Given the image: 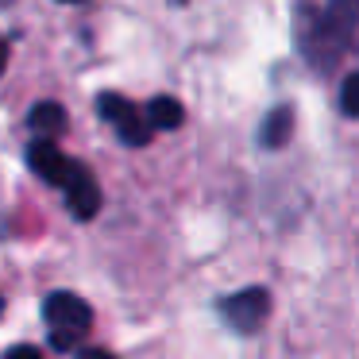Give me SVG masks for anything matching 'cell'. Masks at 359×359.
<instances>
[{"mask_svg":"<svg viewBox=\"0 0 359 359\" xmlns=\"http://www.w3.org/2000/svg\"><path fill=\"white\" fill-rule=\"evenodd\" d=\"M359 35V0H294V43L313 70H336Z\"/></svg>","mask_w":359,"mask_h":359,"instance_id":"1","label":"cell"},{"mask_svg":"<svg viewBox=\"0 0 359 359\" xmlns=\"http://www.w3.org/2000/svg\"><path fill=\"white\" fill-rule=\"evenodd\" d=\"M43 317L50 325V348L55 351H70L89 332V325H93L89 302L78 294H66V290H58V294H50L43 302Z\"/></svg>","mask_w":359,"mask_h":359,"instance_id":"2","label":"cell"},{"mask_svg":"<svg viewBox=\"0 0 359 359\" xmlns=\"http://www.w3.org/2000/svg\"><path fill=\"white\" fill-rule=\"evenodd\" d=\"M217 313L228 328H236L240 336H251L263 328L266 313H271V294L263 286H248L240 294H228L217 302Z\"/></svg>","mask_w":359,"mask_h":359,"instance_id":"3","label":"cell"},{"mask_svg":"<svg viewBox=\"0 0 359 359\" xmlns=\"http://www.w3.org/2000/svg\"><path fill=\"white\" fill-rule=\"evenodd\" d=\"M97 112H101L112 128H116V135H120V143H124V147H147V143H151L147 116H143V112L128 101V97L101 93V97H97Z\"/></svg>","mask_w":359,"mask_h":359,"instance_id":"4","label":"cell"},{"mask_svg":"<svg viewBox=\"0 0 359 359\" xmlns=\"http://www.w3.org/2000/svg\"><path fill=\"white\" fill-rule=\"evenodd\" d=\"M27 166H32V174H39L47 186L62 189V182L70 178V170H74V158L62 155L55 140H43V135H39V140L27 147Z\"/></svg>","mask_w":359,"mask_h":359,"instance_id":"5","label":"cell"},{"mask_svg":"<svg viewBox=\"0 0 359 359\" xmlns=\"http://www.w3.org/2000/svg\"><path fill=\"white\" fill-rule=\"evenodd\" d=\"M62 194H66V205L78 220H93L97 209H101V189H97L93 174L86 170L81 163H74L70 178L62 182Z\"/></svg>","mask_w":359,"mask_h":359,"instance_id":"6","label":"cell"},{"mask_svg":"<svg viewBox=\"0 0 359 359\" xmlns=\"http://www.w3.org/2000/svg\"><path fill=\"white\" fill-rule=\"evenodd\" d=\"M290 132H294V109H290V104H274L263 116V124H259V147L263 151L286 147Z\"/></svg>","mask_w":359,"mask_h":359,"instance_id":"7","label":"cell"},{"mask_svg":"<svg viewBox=\"0 0 359 359\" xmlns=\"http://www.w3.org/2000/svg\"><path fill=\"white\" fill-rule=\"evenodd\" d=\"M27 128L43 140H55V135L66 132V109L58 101H39L32 112H27Z\"/></svg>","mask_w":359,"mask_h":359,"instance_id":"8","label":"cell"},{"mask_svg":"<svg viewBox=\"0 0 359 359\" xmlns=\"http://www.w3.org/2000/svg\"><path fill=\"white\" fill-rule=\"evenodd\" d=\"M143 116H147L151 132H174V128H182V120H186V109H182L178 97H155V101L143 109Z\"/></svg>","mask_w":359,"mask_h":359,"instance_id":"9","label":"cell"},{"mask_svg":"<svg viewBox=\"0 0 359 359\" xmlns=\"http://www.w3.org/2000/svg\"><path fill=\"white\" fill-rule=\"evenodd\" d=\"M340 112L348 120H359V70L340 81Z\"/></svg>","mask_w":359,"mask_h":359,"instance_id":"10","label":"cell"},{"mask_svg":"<svg viewBox=\"0 0 359 359\" xmlns=\"http://www.w3.org/2000/svg\"><path fill=\"white\" fill-rule=\"evenodd\" d=\"M4 359H39V351H35L32 344H20V348H12Z\"/></svg>","mask_w":359,"mask_h":359,"instance_id":"11","label":"cell"},{"mask_svg":"<svg viewBox=\"0 0 359 359\" xmlns=\"http://www.w3.org/2000/svg\"><path fill=\"white\" fill-rule=\"evenodd\" d=\"M74 359H116V355H112V351H101V348H81Z\"/></svg>","mask_w":359,"mask_h":359,"instance_id":"12","label":"cell"},{"mask_svg":"<svg viewBox=\"0 0 359 359\" xmlns=\"http://www.w3.org/2000/svg\"><path fill=\"white\" fill-rule=\"evenodd\" d=\"M4 66H8V43L0 39V74H4Z\"/></svg>","mask_w":359,"mask_h":359,"instance_id":"13","label":"cell"},{"mask_svg":"<svg viewBox=\"0 0 359 359\" xmlns=\"http://www.w3.org/2000/svg\"><path fill=\"white\" fill-rule=\"evenodd\" d=\"M0 313H4V297H0Z\"/></svg>","mask_w":359,"mask_h":359,"instance_id":"14","label":"cell"},{"mask_svg":"<svg viewBox=\"0 0 359 359\" xmlns=\"http://www.w3.org/2000/svg\"><path fill=\"white\" fill-rule=\"evenodd\" d=\"M62 4H78V0H62Z\"/></svg>","mask_w":359,"mask_h":359,"instance_id":"15","label":"cell"}]
</instances>
